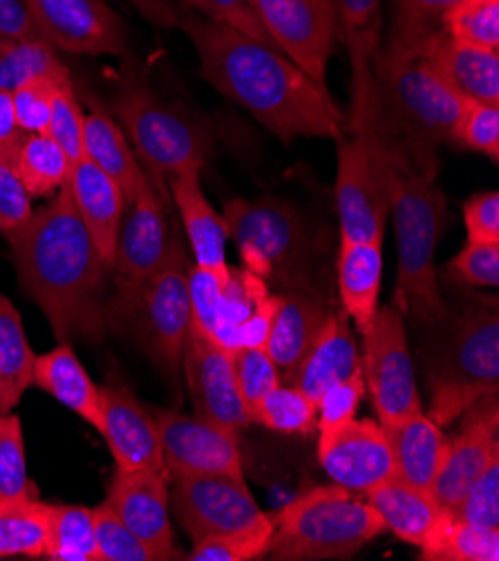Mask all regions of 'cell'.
Returning <instances> with one entry per match:
<instances>
[{
    "label": "cell",
    "instance_id": "6da1fadb",
    "mask_svg": "<svg viewBox=\"0 0 499 561\" xmlns=\"http://www.w3.org/2000/svg\"><path fill=\"white\" fill-rule=\"evenodd\" d=\"M180 30L200 56V75L285 146L343 135L345 117L327 85L309 79L283 51L193 12H184Z\"/></svg>",
    "mask_w": 499,
    "mask_h": 561
},
{
    "label": "cell",
    "instance_id": "7a4b0ae2",
    "mask_svg": "<svg viewBox=\"0 0 499 561\" xmlns=\"http://www.w3.org/2000/svg\"><path fill=\"white\" fill-rule=\"evenodd\" d=\"M8 240L21 283L59 343H101L107 329L110 266L97 251L68 186L54 193Z\"/></svg>",
    "mask_w": 499,
    "mask_h": 561
},
{
    "label": "cell",
    "instance_id": "3957f363",
    "mask_svg": "<svg viewBox=\"0 0 499 561\" xmlns=\"http://www.w3.org/2000/svg\"><path fill=\"white\" fill-rule=\"evenodd\" d=\"M372 75L387 133L421 171L439 175L436 150L453 139L466 101L436 77L421 45L381 38Z\"/></svg>",
    "mask_w": 499,
    "mask_h": 561
},
{
    "label": "cell",
    "instance_id": "277c9868",
    "mask_svg": "<svg viewBox=\"0 0 499 561\" xmlns=\"http://www.w3.org/2000/svg\"><path fill=\"white\" fill-rule=\"evenodd\" d=\"M337 210L343 242H383L390 217L393 139L370 70L352 72V103L337 139Z\"/></svg>",
    "mask_w": 499,
    "mask_h": 561
},
{
    "label": "cell",
    "instance_id": "5b68a950",
    "mask_svg": "<svg viewBox=\"0 0 499 561\" xmlns=\"http://www.w3.org/2000/svg\"><path fill=\"white\" fill-rule=\"evenodd\" d=\"M390 215L399 249L395 307L421 327H434L449 316L434 266L436 247L451 221L449 202L436 184V173L421 171L395 139Z\"/></svg>",
    "mask_w": 499,
    "mask_h": 561
},
{
    "label": "cell",
    "instance_id": "8992f818",
    "mask_svg": "<svg viewBox=\"0 0 499 561\" xmlns=\"http://www.w3.org/2000/svg\"><path fill=\"white\" fill-rule=\"evenodd\" d=\"M432 356L426 360L430 419L439 427L460 421L479 399L499 391V309L497 298H475L439 324Z\"/></svg>",
    "mask_w": 499,
    "mask_h": 561
},
{
    "label": "cell",
    "instance_id": "52a82bcc",
    "mask_svg": "<svg viewBox=\"0 0 499 561\" xmlns=\"http://www.w3.org/2000/svg\"><path fill=\"white\" fill-rule=\"evenodd\" d=\"M191 262L180 233L161 266L144 279L117 277V291L105 305V322L131 333L171 385L182 374V350L191 327Z\"/></svg>",
    "mask_w": 499,
    "mask_h": 561
},
{
    "label": "cell",
    "instance_id": "ba28073f",
    "mask_svg": "<svg viewBox=\"0 0 499 561\" xmlns=\"http://www.w3.org/2000/svg\"><path fill=\"white\" fill-rule=\"evenodd\" d=\"M275 561L345 559L385 533L370 503L343 485L314 488L271 513Z\"/></svg>",
    "mask_w": 499,
    "mask_h": 561
},
{
    "label": "cell",
    "instance_id": "9c48e42d",
    "mask_svg": "<svg viewBox=\"0 0 499 561\" xmlns=\"http://www.w3.org/2000/svg\"><path fill=\"white\" fill-rule=\"evenodd\" d=\"M222 217L240 251L242 266L273 294L314 291L311 236L292 204L273 197L231 199Z\"/></svg>",
    "mask_w": 499,
    "mask_h": 561
},
{
    "label": "cell",
    "instance_id": "30bf717a",
    "mask_svg": "<svg viewBox=\"0 0 499 561\" xmlns=\"http://www.w3.org/2000/svg\"><path fill=\"white\" fill-rule=\"evenodd\" d=\"M113 115L166 202H171L169 178L184 171L202 173L211 154L208 135L182 112L161 103L150 88L135 81L126 83L113 101Z\"/></svg>",
    "mask_w": 499,
    "mask_h": 561
},
{
    "label": "cell",
    "instance_id": "8fae6325",
    "mask_svg": "<svg viewBox=\"0 0 499 561\" xmlns=\"http://www.w3.org/2000/svg\"><path fill=\"white\" fill-rule=\"evenodd\" d=\"M361 339L365 394L372 397L378 423L390 425L423 412L404 313L395 305L378 307Z\"/></svg>",
    "mask_w": 499,
    "mask_h": 561
},
{
    "label": "cell",
    "instance_id": "7c38bea8",
    "mask_svg": "<svg viewBox=\"0 0 499 561\" xmlns=\"http://www.w3.org/2000/svg\"><path fill=\"white\" fill-rule=\"evenodd\" d=\"M249 5L292 64L327 85V64L339 38L334 0H249Z\"/></svg>",
    "mask_w": 499,
    "mask_h": 561
},
{
    "label": "cell",
    "instance_id": "4fadbf2b",
    "mask_svg": "<svg viewBox=\"0 0 499 561\" xmlns=\"http://www.w3.org/2000/svg\"><path fill=\"white\" fill-rule=\"evenodd\" d=\"M169 496L180 526L193 543L249 528L264 517L245 483V477H169Z\"/></svg>",
    "mask_w": 499,
    "mask_h": 561
},
{
    "label": "cell",
    "instance_id": "5bb4252c",
    "mask_svg": "<svg viewBox=\"0 0 499 561\" xmlns=\"http://www.w3.org/2000/svg\"><path fill=\"white\" fill-rule=\"evenodd\" d=\"M189 294L191 324L208 333L227 352H234L242 327L273 291L245 266H229V273L219 275L193 264Z\"/></svg>",
    "mask_w": 499,
    "mask_h": 561
},
{
    "label": "cell",
    "instance_id": "9a60e30c",
    "mask_svg": "<svg viewBox=\"0 0 499 561\" xmlns=\"http://www.w3.org/2000/svg\"><path fill=\"white\" fill-rule=\"evenodd\" d=\"M182 369L195 416L211 421L240 438L251 423L236 380L231 354L197 327H189Z\"/></svg>",
    "mask_w": 499,
    "mask_h": 561
},
{
    "label": "cell",
    "instance_id": "2e32d148",
    "mask_svg": "<svg viewBox=\"0 0 499 561\" xmlns=\"http://www.w3.org/2000/svg\"><path fill=\"white\" fill-rule=\"evenodd\" d=\"M38 36L54 49L83 56H124L126 25L103 0H25Z\"/></svg>",
    "mask_w": 499,
    "mask_h": 561
},
{
    "label": "cell",
    "instance_id": "e0dca14e",
    "mask_svg": "<svg viewBox=\"0 0 499 561\" xmlns=\"http://www.w3.org/2000/svg\"><path fill=\"white\" fill-rule=\"evenodd\" d=\"M166 477L178 474H227L242 477L240 438L200 416L180 412L152 414Z\"/></svg>",
    "mask_w": 499,
    "mask_h": 561
},
{
    "label": "cell",
    "instance_id": "ac0fdd59",
    "mask_svg": "<svg viewBox=\"0 0 499 561\" xmlns=\"http://www.w3.org/2000/svg\"><path fill=\"white\" fill-rule=\"evenodd\" d=\"M318 463L337 485L365 494L395 477V461L385 430L374 419H352L322 430L318 436Z\"/></svg>",
    "mask_w": 499,
    "mask_h": 561
},
{
    "label": "cell",
    "instance_id": "d6986e66",
    "mask_svg": "<svg viewBox=\"0 0 499 561\" xmlns=\"http://www.w3.org/2000/svg\"><path fill=\"white\" fill-rule=\"evenodd\" d=\"M105 503L124 526L155 552L157 561L184 559L175 548L166 472L115 468L107 483Z\"/></svg>",
    "mask_w": 499,
    "mask_h": 561
},
{
    "label": "cell",
    "instance_id": "ffe728a7",
    "mask_svg": "<svg viewBox=\"0 0 499 561\" xmlns=\"http://www.w3.org/2000/svg\"><path fill=\"white\" fill-rule=\"evenodd\" d=\"M460 432L449 438L432 494L443 511H455L470 483L499 457V403L497 394L479 399L462 416Z\"/></svg>",
    "mask_w": 499,
    "mask_h": 561
},
{
    "label": "cell",
    "instance_id": "44dd1931",
    "mask_svg": "<svg viewBox=\"0 0 499 561\" xmlns=\"http://www.w3.org/2000/svg\"><path fill=\"white\" fill-rule=\"evenodd\" d=\"M169 208L171 202L157 193L152 182L126 204L113 266L117 277L144 279L161 266L175 233L169 224Z\"/></svg>",
    "mask_w": 499,
    "mask_h": 561
},
{
    "label": "cell",
    "instance_id": "7402d4cb",
    "mask_svg": "<svg viewBox=\"0 0 499 561\" xmlns=\"http://www.w3.org/2000/svg\"><path fill=\"white\" fill-rule=\"evenodd\" d=\"M99 434L110 447L115 468L166 472L155 419L128 389L101 387Z\"/></svg>",
    "mask_w": 499,
    "mask_h": 561
},
{
    "label": "cell",
    "instance_id": "603a6c76",
    "mask_svg": "<svg viewBox=\"0 0 499 561\" xmlns=\"http://www.w3.org/2000/svg\"><path fill=\"white\" fill-rule=\"evenodd\" d=\"M426 61L460 99L499 105V49H486L436 32L423 45Z\"/></svg>",
    "mask_w": 499,
    "mask_h": 561
},
{
    "label": "cell",
    "instance_id": "cb8c5ba5",
    "mask_svg": "<svg viewBox=\"0 0 499 561\" xmlns=\"http://www.w3.org/2000/svg\"><path fill=\"white\" fill-rule=\"evenodd\" d=\"M66 186L97 251L110 271H113L117 236L126 210V197L122 188L86 157L72 163Z\"/></svg>",
    "mask_w": 499,
    "mask_h": 561
},
{
    "label": "cell",
    "instance_id": "d4e9b609",
    "mask_svg": "<svg viewBox=\"0 0 499 561\" xmlns=\"http://www.w3.org/2000/svg\"><path fill=\"white\" fill-rule=\"evenodd\" d=\"M171 202L178 206L182 227L189 238L195 264L215 271L219 275L229 273L227 264V242L229 229L227 221L217 213L202 191V173L184 171L169 178Z\"/></svg>",
    "mask_w": 499,
    "mask_h": 561
},
{
    "label": "cell",
    "instance_id": "484cf974",
    "mask_svg": "<svg viewBox=\"0 0 499 561\" xmlns=\"http://www.w3.org/2000/svg\"><path fill=\"white\" fill-rule=\"evenodd\" d=\"M356 371H361V354L348 318L343 313H327L322 329L290 378V385H296L318 401L329 385L345 380Z\"/></svg>",
    "mask_w": 499,
    "mask_h": 561
},
{
    "label": "cell",
    "instance_id": "4316f807",
    "mask_svg": "<svg viewBox=\"0 0 499 561\" xmlns=\"http://www.w3.org/2000/svg\"><path fill=\"white\" fill-rule=\"evenodd\" d=\"M327 309L314 291L281 294V307L275 311L264 350L279 367L283 380L290 382L303 356L316 341L327 320Z\"/></svg>",
    "mask_w": 499,
    "mask_h": 561
},
{
    "label": "cell",
    "instance_id": "83f0119b",
    "mask_svg": "<svg viewBox=\"0 0 499 561\" xmlns=\"http://www.w3.org/2000/svg\"><path fill=\"white\" fill-rule=\"evenodd\" d=\"M383 430L387 443H390L395 477L432 492V483L449 450V436L443 434V427L419 412L397 423L383 425Z\"/></svg>",
    "mask_w": 499,
    "mask_h": 561
},
{
    "label": "cell",
    "instance_id": "f1b7e54d",
    "mask_svg": "<svg viewBox=\"0 0 499 561\" xmlns=\"http://www.w3.org/2000/svg\"><path fill=\"white\" fill-rule=\"evenodd\" d=\"M83 157L122 188L126 204L150 182L124 128L99 103L83 122Z\"/></svg>",
    "mask_w": 499,
    "mask_h": 561
},
{
    "label": "cell",
    "instance_id": "f546056e",
    "mask_svg": "<svg viewBox=\"0 0 499 561\" xmlns=\"http://www.w3.org/2000/svg\"><path fill=\"white\" fill-rule=\"evenodd\" d=\"M38 389L79 414L99 432L101 425V387L94 385L70 343H61L52 352L36 356L34 380Z\"/></svg>",
    "mask_w": 499,
    "mask_h": 561
},
{
    "label": "cell",
    "instance_id": "4dcf8cb0",
    "mask_svg": "<svg viewBox=\"0 0 499 561\" xmlns=\"http://www.w3.org/2000/svg\"><path fill=\"white\" fill-rule=\"evenodd\" d=\"M365 501L378 513L385 530H393L401 541L417 548L443 515V508L430 490L410 485L399 477L387 479L365 492Z\"/></svg>",
    "mask_w": 499,
    "mask_h": 561
},
{
    "label": "cell",
    "instance_id": "1f68e13d",
    "mask_svg": "<svg viewBox=\"0 0 499 561\" xmlns=\"http://www.w3.org/2000/svg\"><path fill=\"white\" fill-rule=\"evenodd\" d=\"M339 294L345 313L363 331L378 311L383 242H343L339 251Z\"/></svg>",
    "mask_w": 499,
    "mask_h": 561
},
{
    "label": "cell",
    "instance_id": "d6a6232c",
    "mask_svg": "<svg viewBox=\"0 0 499 561\" xmlns=\"http://www.w3.org/2000/svg\"><path fill=\"white\" fill-rule=\"evenodd\" d=\"M34 352L16 307L0 294V412H12L34 380Z\"/></svg>",
    "mask_w": 499,
    "mask_h": 561
},
{
    "label": "cell",
    "instance_id": "836d02e7",
    "mask_svg": "<svg viewBox=\"0 0 499 561\" xmlns=\"http://www.w3.org/2000/svg\"><path fill=\"white\" fill-rule=\"evenodd\" d=\"M419 550L426 561H497L499 528L468 524L443 511Z\"/></svg>",
    "mask_w": 499,
    "mask_h": 561
},
{
    "label": "cell",
    "instance_id": "e575fe53",
    "mask_svg": "<svg viewBox=\"0 0 499 561\" xmlns=\"http://www.w3.org/2000/svg\"><path fill=\"white\" fill-rule=\"evenodd\" d=\"M49 528V503L36 492L0 496V559L45 557Z\"/></svg>",
    "mask_w": 499,
    "mask_h": 561
},
{
    "label": "cell",
    "instance_id": "d590c367",
    "mask_svg": "<svg viewBox=\"0 0 499 561\" xmlns=\"http://www.w3.org/2000/svg\"><path fill=\"white\" fill-rule=\"evenodd\" d=\"M14 168L32 197H52L68 184L72 161L49 135H25Z\"/></svg>",
    "mask_w": 499,
    "mask_h": 561
},
{
    "label": "cell",
    "instance_id": "8d00e7d4",
    "mask_svg": "<svg viewBox=\"0 0 499 561\" xmlns=\"http://www.w3.org/2000/svg\"><path fill=\"white\" fill-rule=\"evenodd\" d=\"M38 77L72 81L66 64L43 38L0 41V90L14 92Z\"/></svg>",
    "mask_w": 499,
    "mask_h": 561
},
{
    "label": "cell",
    "instance_id": "74e56055",
    "mask_svg": "<svg viewBox=\"0 0 499 561\" xmlns=\"http://www.w3.org/2000/svg\"><path fill=\"white\" fill-rule=\"evenodd\" d=\"M45 559L99 561L92 508L49 503V528Z\"/></svg>",
    "mask_w": 499,
    "mask_h": 561
},
{
    "label": "cell",
    "instance_id": "f35d334b",
    "mask_svg": "<svg viewBox=\"0 0 499 561\" xmlns=\"http://www.w3.org/2000/svg\"><path fill=\"white\" fill-rule=\"evenodd\" d=\"M249 421L281 434L309 436L318 432V408L296 385H279L251 412Z\"/></svg>",
    "mask_w": 499,
    "mask_h": 561
},
{
    "label": "cell",
    "instance_id": "ab89813d",
    "mask_svg": "<svg viewBox=\"0 0 499 561\" xmlns=\"http://www.w3.org/2000/svg\"><path fill=\"white\" fill-rule=\"evenodd\" d=\"M273 537L271 513L249 528L202 539L193 543V550L184 557L191 561H253L269 554V543Z\"/></svg>",
    "mask_w": 499,
    "mask_h": 561
},
{
    "label": "cell",
    "instance_id": "60d3db41",
    "mask_svg": "<svg viewBox=\"0 0 499 561\" xmlns=\"http://www.w3.org/2000/svg\"><path fill=\"white\" fill-rule=\"evenodd\" d=\"M441 32L468 45L499 49V0H460L443 16Z\"/></svg>",
    "mask_w": 499,
    "mask_h": 561
},
{
    "label": "cell",
    "instance_id": "b9f144b4",
    "mask_svg": "<svg viewBox=\"0 0 499 561\" xmlns=\"http://www.w3.org/2000/svg\"><path fill=\"white\" fill-rule=\"evenodd\" d=\"M460 0H393V25L387 38L423 45L441 32V21Z\"/></svg>",
    "mask_w": 499,
    "mask_h": 561
},
{
    "label": "cell",
    "instance_id": "7bdbcfd3",
    "mask_svg": "<svg viewBox=\"0 0 499 561\" xmlns=\"http://www.w3.org/2000/svg\"><path fill=\"white\" fill-rule=\"evenodd\" d=\"M32 492H36V488L27 477L21 419L12 412H0V496H21Z\"/></svg>",
    "mask_w": 499,
    "mask_h": 561
},
{
    "label": "cell",
    "instance_id": "ee69618b",
    "mask_svg": "<svg viewBox=\"0 0 499 561\" xmlns=\"http://www.w3.org/2000/svg\"><path fill=\"white\" fill-rule=\"evenodd\" d=\"M92 515L99 561H157L155 552L124 526L105 501L92 508Z\"/></svg>",
    "mask_w": 499,
    "mask_h": 561
},
{
    "label": "cell",
    "instance_id": "f6af8a7d",
    "mask_svg": "<svg viewBox=\"0 0 499 561\" xmlns=\"http://www.w3.org/2000/svg\"><path fill=\"white\" fill-rule=\"evenodd\" d=\"M231 363L247 414L283 382L279 367L269 358L264 347L236 350L231 352Z\"/></svg>",
    "mask_w": 499,
    "mask_h": 561
},
{
    "label": "cell",
    "instance_id": "bcb514c9",
    "mask_svg": "<svg viewBox=\"0 0 499 561\" xmlns=\"http://www.w3.org/2000/svg\"><path fill=\"white\" fill-rule=\"evenodd\" d=\"M453 144L499 161V105L466 101L457 126L453 130Z\"/></svg>",
    "mask_w": 499,
    "mask_h": 561
},
{
    "label": "cell",
    "instance_id": "7dc6e473",
    "mask_svg": "<svg viewBox=\"0 0 499 561\" xmlns=\"http://www.w3.org/2000/svg\"><path fill=\"white\" fill-rule=\"evenodd\" d=\"M83 122L86 112L75 92V83L59 85L52 101V115L45 135L64 148L72 163L83 157Z\"/></svg>",
    "mask_w": 499,
    "mask_h": 561
},
{
    "label": "cell",
    "instance_id": "c3c4849f",
    "mask_svg": "<svg viewBox=\"0 0 499 561\" xmlns=\"http://www.w3.org/2000/svg\"><path fill=\"white\" fill-rule=\"evenodd\" d=\"M446 271L460 285L497 289L499 285V244L466 240L462 251L446 264Z\"/></svg>",
    "mask_w": 499,
    "mask_h": 561
},
{
    "label": "cell",
    "instance_id": "681fc988",
    "mask_svg": "<svg viewBox=\"0 0 499 561\" xmlns=\"http://www.w3.org/2000/svg\"><path fill=\"white\" fill-rule=\"evenodd\" d=\"M72 81H59L52 77H38L12 92L16 122L25 135H45L49 115H52V101L57 94L59 85Z\"/></svg>",
    "mask_w": 499,
    "mask_h": 561
},
{
    "label": "cell",
    "instance_id": "f907efd6",
    "mask_svg": "<svg viewBox=\"0 0 499 561\" xmlns=\"http://www.w3.org/2000/svg\"><path fill=\"white\" fill-rule=\"evenodd\" d=\"M173 3L186 12H193L206 21H211V23L227 25V27L238 30L260 43L275 47L273 41L269 38V34L264 32V27L260 25V21L256 19L249 0H173Z\"/></svg>",
    "mask_w": 499,
    "mask_h": 561
},
{
    "label": "cell",
    "instance_id": "816d5d0a",
    "mask_svg": "<svg viewBox=\"0 0 499 561\" xmlns=\"http://www.w3.org/2000/svg\"><path fill=\"white\" fill-rule=\"evenodd\" d=\"M453 513L468 524L499 528V457L470 483Z\"/></svg>",
    "mask_w": 499,
    "mask_h": 561
},
{
    "label": "cell",
    "instance_id": "f5cc1de1",
    "mask_svg": "<svg viewBox=\"0 0 499 561\" xmlns=\"http://www.w3.org/2000/svg\"><path fill=\"white\" fill-rule=\"evenodd\" d=\"M365 397V380L363 369L352 374L345 380L329 385L320 399L316 401L318 408V432L331 430L343 425L356 416V410Z\"/></svg>",
    "mask_w": 499,
    "mask_h": 561
},
{
    "label": "cell",
    "instance_id": "db71d44e",
    "mask_svg": "<svg viewBox=\"0 0 499 561\" xmlns=\"http://www.w3.org/2000/svg\"><path fill=\"white\" fill-rule=\"evenodd\" d=\"M343 43H381V0H334Z\"/></svg>",
    "mask_w": 499,
    "mask_h": 561
},
{
    "label": "cell",
    "instance_id": "11a10c76",
    "mask_svg": "<svg viewBox=\"0 0 499 561\" xmlns=\"http://www.w3.org/2000/svg\"><path fill=\"white\" fill-rule=\"evenodd\" d=\"M32 195L10 159H0V233L12 236L32 217Z\"/></svg>",
    "mask_w": 499,
    "mask_h": 561
},
{
    "label": "cell",
    "instance_id": "9f6ffc18",
    "mask_svg": "<svg viewBox=\"0 0 499 561\" xmlns=\"http://www.w3.org/2000/svg\"><path fill=\"white\" fill-rule=\"evenodd\" d=\"M462 210L468 240L499 244V195L495 191L473 195Z\"/></svg>",
    "mask_w": 499,
    "mask_h": 561
},
{
    "label": "cell",
    "instance_id": "6f0895ef",
    "mask_svg": "<svg viewBox=\"0 0 499 561\" xmlns=\"http://www.w3.org/2000/svg\"><path fill=\"white\" fill-rule=\"evenodd\" d=\"M41 38L25 0H0V41Z\"/></svg>",
    "mask_w": 499,
    "mask_h": 561
},
{
    "label": "cell",
    "instance_id": "680465c9",
    "mask_svg": "<svg viewBox=\"0 0 499 561\" xmlns=\"http://www.w3.org/2000/svg\"><path fill=\"white\" fill-rule=\"evenodd\" d=\"M23 139H25V133L16 122L12 92L0 90V159H10L14 163V157Z\"/></svg>",
    "mask_w": 499,
    "mask_h": 561
},
{
    "label": "cell",
    "instance_id": "91938a15",
    "mask_svg": "<svg viewBox=\"0 0 499 561\" xmlns=\"http://www.w3.org/2000/svg\"><path fill=\"white\" fill-rule=\"evenodd\" d=\"M148 23L161 30H180L186 10L178 8L173 0H126Z\"/></svg>",
    "mask_w": 499,
    "mask_h": 561
}]
</instances>
